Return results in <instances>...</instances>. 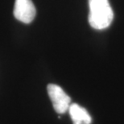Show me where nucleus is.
Returning <instances> with one entry per match:
<instances>
[{
	"label": "nucleus",
	"instance_id": "obj_3",
	"mask_svg": "<svg viewBox=\"0 0 124 124\" xmlns=\"http://www.w3.org/2000/svg\"><path fill=\"white\" fill-rule=\"evenodd\" d=\"M14 16L23 23H30L36 16V10L31 0H16Z\"/></svg>",
	"mask_w": 124,
	"mask_h": 124
},
{
	"label": "nucleus",
	"instance_id": "obj_1",
	"mask_svg": "<svg viewBox=\"0 0 124 124\" xmlns=\"http://www.w3.org/2000/svg\"><path fill=\"white\" fill-rule=\"evenodd\" d=\"M89 23L93 28L102 30L112 23L114 12L109 0H89Z\"/></svg>",
	"mask_w": 124,
	"mask_h": 124
},
{
	"label": "nucleus",
	"instance_id": "obj_2",
	"mask_svg": "<svg viewBox=\"0 0 124 124\" xmlns=\"http://www.w3.org/2000/svg\"><path fill=\"white\" fill-rule=\"evenodd\" d=\"M47 90L56 113L64 114L69 110L71 105V98L61 87L55 84H49Z\"/></svg>",
	"mask_w": 124,
	"mask_h": 124
},
{
	"label": "nucleus",
	"instance_id": "obj_4",
	"mask_svg": "<svg viewBox=\"0 0 124 124\" xmlns=\"http://www.w3.org/2000/svg\"><path fill=\"white\" fill-rule=\"evenodd\" d=\"M69 112L73 124H90L92 122V118L88 111L77 103L69 106Z\"/></svg>",
	"mask_w": 124,
	"mask_h": 124
}]
</instances>
